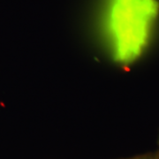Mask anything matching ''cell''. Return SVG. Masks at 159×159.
<instances>
[{"label": "cell", "instance_id": "1", "mask_svg": "<svg viewBox=\"0 0 159 159\" xmlns=\"http://www.w3.org/2000/svg\"><path fill=\"white\" fill-rule=\"evenodd\" d=\"M159 17V0H106L103 24L114 60L127 66L142 56Z\"/></svg>", "mask_w": 159, "mask_h": 159}, {"label": "cell", "instance_id": "2", "mask_svg": "<svg viewBox=\"0 0 159 159\" xmlns=\"http://www.w3.org/2000/svg\"><path fill=\"white\" fill-rule=\"evenodd\" d=\"M134 159H144V158H134Z\"/></svg>", "mask_w": 159, "mask_h": 159}]
</instances>
